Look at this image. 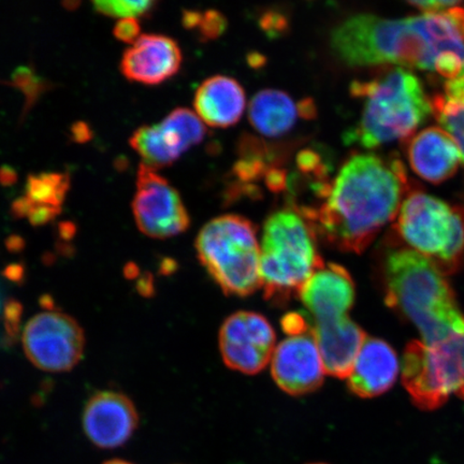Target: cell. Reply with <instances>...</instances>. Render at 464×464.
Listing matches in <instances>:
<instances>
[{"label": "cell", "mask_w": 464, "mask_h": 464, "mask_svg": "<svg viewBox=\"0 0 464 464\" xmlns=\"http://www.w3.org/2000/svg\"><path fill=\"white\" fill-rule=\"evenodd\" d=\"M330 46L350 67L414 68L455 79L464 68V3L399 20L352 15L333 29Z\"/></svg>", "instance_id": "6da1fadb"}, {"label": "cell", "mask_w": 464, "mask_h": 464, "mask_svg": "<svg viewBox=\"0 0 464 464\" xmlns=\"http://www.w3.org/2000/svg\"><path fill=\"white\" fill-rule=\"evenodd\" d=\"M408 189V176L398 159L357 153L330 182L321 207L303 214L336 249L362 254L397 218Z\"/></svg>", "instance_id": "7a4b0ae2"}, {"label": "cell", "mask_w": 464, "mask_h": 464, "mask_svg": "<svg viewBox=\"0 0 464 464\" xmlns=\"http://www.w3.org/2000/svg\"><path fill=\"white\" fill-rule=\"evenodd\" d=\"M385 303L435 344L464 334V315L446 276L409 247L391 249L382 261Z\"/></svg>", "instance_id": "3957f363"}, {"label": "cell", "mask_w": 464, "mask_h": 464, "mask_svg": "<svg viewBox=\"0 0 464 464\" xmlns=\"http://www.w3.org/2000/svg\"><path fill=\"white\" fill-rule=\"evenodd\" d=\"M351 95L362 101L361 119L344 135L347 145L371 150L413 135L433 114L430 98L410 69L387 67L355 80Z\"/></svg>", "instance_id": "277c9868"}, {"label": "cell", "mask_w": 464, "mask_h": 464, "mask_svg": "<svg viewBox=\"0 0 464 464\" xmlns=\"http://www.w3.org/2000/svg\"><path fill=\"white\" fill-rule=\"evenodd\" d=\"M324 266L314 225L297 208L277 210L266 218L260 245L261 287L266 301L286 304Z\"/></svg>", "instance_id": "5b68a950"}, {"label": "cell", "mask_w": 464, "mask_h": 464, "mask_svg": "<svg viewBox=\"0 0 464 464\" xmlns=\"http://www.w3.org/2000/svg\"><path fill=\"white\" fill-rule=\"evenodd\" d=\"M197 254L226 295L246 297L261 287L260 245L251 220L227 214L203 226Z\"/></svg>", "instance_id": "8992f818"}, {"label": "cell", "mask_w": 464, "mask_h": 464, "mask_svg": "<svg viewBox=\"0 0 464 464\" xmlns=\"http://www.w3.org/2000/svg\"><path fill=\"white\" fill-rule=\"evenodd\" d=\"M396 230L413 251L431 260L443 274L459 268L464 259V208L415 190L406 195Z\"/></svg>", "instance_id": "52a82bcc"}, {"label": "cell", "mask_w": 464, "mask_h": 464, "mask_svg": "<svg viewBox=\"0 0 464 464\" xmlns=\"http://www.w3.org/2000/svg\"><path fill=\"white\" fill-rule=\"evenodd\" d=\"M402 382L423 411L440 408L451 394L464 400V334L435 344L410 342L403 355Z\"/></svg>", "instance_id": "ba28073f"}, {"label": "cell", "mask_w": 464, "mask_h": 464, "mask_svg": "<svg viewBox=\"0 0 464 464\" xmlns=\"http://www.w3.org/2000/svg\"><path fill=\"white\" fill-rule=\"evenodd\" d=\"M84 345L82 328L60 312L40 313L27 323L23 334L27 358L48 372L73 369L83 356Z\"/></svg>", "instance_id": "9c48e42d"}, {"label": "cell", "mask_w": 464, "mask_h": 464, "mask_svg": "<svg viewBox=\"0 0 464 464\" xmlns=\"http://www.w3.org/2000/svg\"><path fill=\"white\" fill-rule=\"evenodd\" d=\"M132 212L139 230L154 239L176 237L190 225L189 214L179 191L143 162L138 169Z\"/></svg>", "instance_id": "30bf717a"}, {"label": "cell", "mask_w": 464, "mask_h": 464, "mask_svg": "<svg viewBox=\"0 0 464 464\" xmlns=\"http://www.w3.org/2000/svg\"><path fill=\"white\" fill-rule=\"evenodd\" d=\"M276 335L265 316L241 311L230 315L219 332V350L228 368L252 375L261 372L276 351Z\"/></svg>", "instance_id": "8fae6325"}, {"label": "cell", "mask_w": 464, "mask_h": 464, "mask_svg": "<svg viewBox=\"0 0 464 464\" xmlns=\"http://www.w3.org/2000/svg\"><path fill=\"white\" fill-rule=\"evenodd\" d=\"M207 129L194 111L173 110L159 124L145 125L130 138V145L143 164L154 168L170 166L205 139Z\"/></svg>", "instance_id": "7c38bea8"}, {"label": "cell", "mask_w": 464, "mask_h": 464, "mask_svg": "<svg viewBox=\"0 0 464 464\" xmlns=\"http://www.w3.org/2000/svg\"><path fill=\"white\" fill-rule=\"evenodd\" d=\"M271 373L276 385L290 396H304L322 386L326 371L313 329L287 335L276 347Z\"/></svg>", "instance_id": "4fadbf2b"}, {"label": "cell", "mask_w": 464, "mask_h": 464, "mask_svg": "<svg viewBox=\"0 0 464 464\" xmlns=\"http://www.w3.org/2000/svg\"><path fill=\"white\" fill-rule=\"evenodd\" d=\"M135 405L124 394L102 392L87 402L83 414L84 431L100 449H116L131 438L138 426Z\"/></svg>", "instance_id": "5bb4252c"}, {"label": "cell", "mask_w": 464, "mask_h": 464, "mask_svg": "<svg viewBox=\"0 0 464 464\" xmlns=\"http://www.w3.org/2000/svg\"><path fill=\"white\" fill-rule=\"evenodd\" d=\"M183 62L176 40L165 34H142L125 51L121 71L132 82L159 85L176 75Z\"/></svg>", "instance_id": "9a60e30c"}, {"label": "cell", "mask_w": 464, "mask_h": 464, "mask_svg": "<svg viewBox=\"0 0 464 464\" xmlns=\"http://www.w3.org/2000/svg\"><path fill=\"white\" fill-rule=\"evenodd\" d=\"M355 295V284L348 271L329 264L313 275L299 297L310 313L312 324H315L350 317Z\"/></svg>", "instance_id": "2e32d148"}, {"label": "cell", "mask_w": 464, "mask_h": 464, "mask_svg": "<svg viewBox=\"0 0 464 464\" xmlns=\"http://www.w3.org/2000/svg\"><path fill=\"white\" fill-rule=\"evenodd\" d=\"M399 367L397 353L387 342L367 336L347 377L348 388L361 398L379 397L394 385Z\"/></svg>", "instance_id": "e0dca14e"}, {"label": "cell", "mask_w": 464, "mask_h": 464, "mask_svg": "<svg viewBox=\"0 0 464 464\" xmlns=\"http://www.w3.org/2000/svg\"><path fill=\"white\" fill-rule=\"evenodd\" d=\"M408 160L417 176L432 184L454 176L462 162L459 148L442 127H429L417 133L409 144Z\"/></svg>", "instance_id": "ac0fdd59"}, {"label": "cell", "mask_w": 464, "mask_h": 464, "mask_svg": "<svg viewBox=\"0 0 464 464\" xmlns=\"http://www.w3.org/2000/svg\"><path fill=\"white\" fill-rule=\"evenodd\" d=\"M315 112L310 100L295 102L285 92L266 89L249 102L248 120L261 135L278 138L292 130L299 120L311 119Z\"/></svg>", "instance_id": "d6986e66"}, {"label": "cell", "mask_w": 464, "mask_h": 464, "mask_svg": "<svg viewBox=\"0 0 464 464\" xmlns=\"http://www.w3.org/2000/svg\"><path fill=\"white\" fill-rule=\"evenodd\" d=\"M246 95L242 85L227 75H214L199 85L194 97L195 113L203 124L228 129L246 111Z\"/></svg>", "instance_id": "ffe728a7"}, {"label": "cell", "mask_w": 464, "mask_h": 464, "mask_svg": "<svg viewBox=\"0 0 464 464\" xmlns=\"http://www.w3.org/2000/svg\"><path fill=\"white\" fill-rule=\"evenodd\" d=\"M312 326L326 373L347 379L367 334L350 317Z\"/></svg>", "instance_id": "44dd1931"}, {"label": "cell", "mask_w": 464, "mask_h": 464, "mask_svg": "<svg viewBox=\"0 0 464 464\" xmlns=\"http://www.w3.org/2000/svg\"><path fill=\"white\" fill-rule=\"evenodd\" d=\"M69 185H71V179L67 173L34 174L27 179L24 197L33 205L62 208Z\"/></svg>", "instance_id": "7402d4cb"}, {"label": "cell", "mask_w": 464, "mask_h": 464, "mask_svg": "<svg viewBox=\"0 0 464 464\" xmlns=\"http://www.w3.org/2000/svg\"><path fill=\"white\" fill-rule=\"evenodd\" d=\"M432 111L442 129L454 139L459 148L464 164V101L446 95L445 92L431 100Z\"/></svg>", "instance_id": "603a6c76"}, {"label": "cell", "mask_w": 464, "mask_h": 464, "mask_svg": "<svg viewBox=\"0 0 464 464\" xmlns=\"http://www.w3.org/2000/svg\"><path fill=\"white\" fill-rule=\"evenodd\" d=\"M154 2H95L92 3L96 13L119 19H138L153 10Z\"/></svg>", "instance_id": "cb8c5ba5"}, {"label": "cell", "mask_w": 464, "mask_h": 464, "mask_svg": "<svg viewBox=\"0 0 464 464\" xmlns=\"http://www.w3.org/2000/svg\"><path fill=\"white\" fill-rule=\"evenodd\" d=\"M184 25L189 28L199 27L207 38H214L224 31V17L214 11L205 14L187 13L184 14Z\"/></svg>", "instance_id": "d4e9b609"}, {"label": "cell", "mask_w": 464, "mask_h": 464, "mask_svg": "<svg viewBox=\"0 0 464 464\" xmlns=\"http://www.w3.org/2000/svg\"><path fill=\"white\" fill-rule=\"evenodd\" d=\"M140 23L138 19H123L116 23L113 34L116 39L124 44H135L140 38Z\"/></svg>", "instance_id": "484cf974"}, {"label": "cell", "mask_w": 464, "mask_h": 464, "mask_svg": "<svg viewBox=\"0 0 464 464\" xmlns=\"http://www.w3.org/2000/svg\"><path fill=\"white\" fill-rule=\"evenodd\" d=\"M462 2H450V0H430V2H411V5H414L417 9L422 11V14H435V13H443V11H448L452 8L458 7V5H461Z\"/></svg>", "instance_id": "4316f807"}, {"label": "cell", "mask_w": 464, "mask_h": 464, "mask_svg": "<svg viewBox=\"0 0 464 464\" xmlns=\"http://www.w3.org/2000/svg\"><path fill=\"white\" fill-rule=\"evenodd\" d=\"M445 94L464 100V68L458 77L449 80L444 87Z\"/></svg>", "instance_id": "83f0119b"}, {"label": "cell", "mask_w": 464, "mask_h": 464, "mask_svg": "<svg viewBox=\"0 0 464 464\" xmlns=\"http://www.w3.org/2000/svg\"><path fill=\"white\" fill-rule=\"evenodd\" d=\"M103 464H132V463H130V462H127V461H124V460H119V459H115V460H110L106 463H103Z\"/></svg>", "instance_id": "f1b7e54d"}, {"label": "cell", "mask_w": 464, "mask_h": 464, "mask_svg": "<svg viewBox=\"0 0 464 464\" xmlns=\"http://www.w3.org/2000/svg\"><path fill=\"white\" fill-rule=\"evenodd\" d=\"M313 464H324V463H313Z\"/></svg>", "instance_id": "f546056e"}]
</instances>
